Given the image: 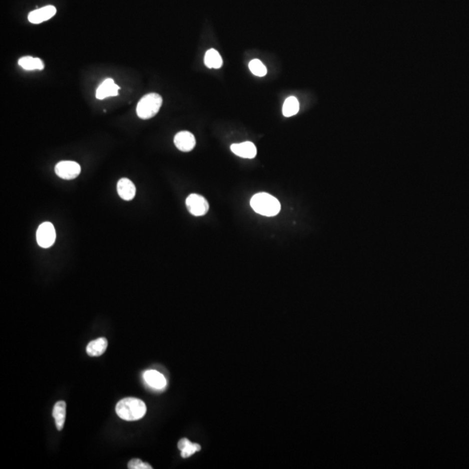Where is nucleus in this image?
<instances>
[{
  "instance_id": "nucleus-1",
  "label": "nucleus",
  "mask_w": 469,
  "mask_h": 469,
  "mask_svg": "<svg viewBox=\"0 0 469 469\" xmlns=\"http://www.w3.org/2000/svg\"><path fill=\"white\" fill-rule=\"evenodd\" d=\"M146 405L143 400L135 397H127L119 400L116 407V412L123 420L132 421L145 416Z\"/></svg>"
},
{
  "instance_id": "nucleus-2",
  "label": "nucleus",
  "mask_w": 469,
  "mask_h": 469,
  "mask_svg": "<svg viewBox=\"0 0 469 469\" xmlns=\"http://www.w3.org/2000/svg\"><path fill=\"white\" fill-rule=\"evenodd\" d=\"M250 206L256 213L265 217H275L281 210V204L268 193H257L250 200Z\"/></svg>"
},
{
  "instance_id": "nucleus-3",
  "label": "nucleus",
  "mask_w": 469,
  "mask_h": 469,
  "mask_svg": "<svg viewBox=\"0 0 469 469\" xmlns=\"http://www.w3.org/2000/svg\"><path fill=\"white\" fill-rule=\"evenodd\" d=\"M163 104V99L158 93L144 96L137 106V114L142 119H150L158 114Z\"/></svg>"
},
{
  "instance_id": "nucleus-4",
  "label": "nucleus",
  "mask_w": 469,
  "mask_h": 469,
  "mask_svg": "<svg viewBox=\"0 0 469 469\" xmlns=\"http://www.w3.org/2000/svg\"><path fill=\"white\" fill-rule=\"evenodd\" d=\"M56 240V231L53 223H43L37 230V242L42 248L47 249L53 246Z\"/></svg>"
},
{
  "instance_id": "nucleus-5",
  "label": "nucleus",
  "mask_w": 469,
  "mask_h": 469,
  "mask_svg": "<svg viewBox=\"0 0 469 469\" xmlns=\"http://www.w3.org/2000/svg\"><path fill=\"white\" fill-rule=\"evenodd\" d=\"M55 172L57 176L66 179L72 180L77 177H79L81 172V167L78 163L73 161H62L57 164L55 167Z\"/></svg>"
},
{
  "instance_id": "nucleus-6",
  "label": "nucleus",
  "mask_w": 469,
  "mask_h": 469,
  "mask_svg": "<svg viewBox=\"0 0 469 469\" xmlns=\"http://www.w3.org/2000/svg\"><path fill=\"white\" fill-rule=\"evenodd\" d=\"M186 206L193 216H204L209 210V204L204 197L197 194H191L186 199Z\"/></svg>"
},
{
  "instance_id": "nucleus-7",
  "label": "nucleus",
  "mask_w": 469,
  "mask_h": 469,
  "mask_svg": "<svg viewBox=\"0 0 469 469\" xmlns=\"http://www.w3.org/2000/svg\"><path fill=\"white\" fill-rule=\"evenodd\" d=\"M57 13V9L53 6H47L40 9L33 11L28 15V20L32 24H41L51 20Z\"/></svg>"
},
{
  "instance_id": "nucleus-8",
  "label": "nucleus",
  "mask_w": 469,
  "mask_h": 469,
  "mask_svg": "<svg viewBox=\"0 0 469 469\" xmlns=\"http://www.w3.org/2000/svg\"><path fill=\"white\" fill-rule=\"evenodd\" d=\"M176 147L181 151L189 152L196 146V138L194 135L189 132H178L174 138Z\"/></svg>"
},
{
  "instance_id": "nucleus-9",
  "label": "nucleus",
  "mask_w": 469,
  "mask_h": 469,
  "mask_svg": "<svg viewBox=\"0 0 469 469\" xmlns=\"http://www.w3.org/2000/svg\"><path fill=\"white\" fill-rule=\"evenodd\" d=\"M119 86L116 85L113 79H107L99 86L97 90L96 93V98L98 99H106L110 97H115L118 95V91H119Z\"/></svg>"
},
{
  "instance_id": "nucleus-10",
  "label": "nucleus",
  "mask_w": 469,
  "mask_h": 469,
  "mask_svg": "<svg viewBox=\"0 0 469 469\" xmlns=\"http://www.w3.org/2000/svg\"><path fill=\"white\" fill-rule=\"evenodd\" d=\"M231 151L234 154L243 158L252 159L256 156V147L251 142H244L241 144H234L231 145Z\"/></svg>"
},
{
  "instance_id": "nucleus-11",
  "label": "nucleus",
  "mask_w": 469,
  "mask_h": 469,
  "mask_svg": "<svg viewBox=\"0 0 469 469\" xmlns=\"http://www.w3.org/2000/svg\"><path fill=\"white\" fill-rule=\"evenodd\" d=\"M118 193L122 199L131 201L136 196V186L128 178H121L118 183Z\"/></svg>"
},
{
  "instance_id": "nucleus-12",
  "label": "nucleus",
  "mask_w": 469,
  "mask_h": 469,
  "mask_svg": "<svg viewBox=\"0 0 469 469\" xmlns=\"http://www.w3.org/2000/svg\"><path fill=\"white\" fill-rule=\"evenodd\" d=\"M145 382L155 389H163L166 386L164 375L157 370H148L144 374Z\"/></svg>"
},
{
  "instance_id": "nucleus-13",
  "label": "nucleus",
  "mask_w": 469,
  "mask_h": 469,
  "mask_svg": "<svg viewBox=\"0 0 469 469\" xmlns=\"http://www.w3.org/2000/svg\"><path fill=\"white\" fill-rule=\"evenodd\" d=\"M108 347V341L105 338H99L92 341L86 348V352L90 356H100L106 351Z\"/></svg>"
},
{
  "instance_id": "nucleus-14",
  "label": "nucleus",
  "mask_w": 469,
  "mask_h": 469,
  "mask_svg": "<svg viewBox=\"0 0 469 469\" xmlns=\"http://www.w3.org/2000/svg\"><path fill=\"white\" fill-rule=\"evenodd\" d=\"M53 417L56 421L57 428L59 431L64 428L66 415V403L64 400L58 401L53 408Z\"/></svg>"
},
{
  "instance_id": "nucleus-15",
  "label": "nucleus",
  "mask_w": 469,
  "mask_h": 469,
  "mask_svg": "<svg viewBox=\"0 0 469 469\" xmlns=\"http://www.w3.org/2000/svg\"><path fill=\"white\" fill-rule=\"evenodd\" d=\"M204 64L210 69H219L223 66V59L217 50L210 49L205 53Z\"/></svg>"
},
{
  "instance_id": "nucleus-16",
  "label": "nucleus",
  "mask_w": 469,
  "mask_h": 469,
  "mask_svg": "<svg viewBox=\"0 0 469 469\" xmlns=\"http://www.w3.org/2000/svg\"><path fill=\"white\" fill-rule=\"evenodd\" d=\"M177 446L181 450V455L183 458H188V457L192 455L197 451H200L201 450V446L199 444L191 443L186 438L182 439L177 444Z\"/></svg>"
},
{
  "instance_id": "nucleus-17",
  "label": "nucleus",
  "mask_w": 469,
  "mask_h": 469,
  "mask_svg": "<svg viewBox=\"0 0 469 469\" xmlns=\"http://www.w3.org/2000/svg\"><path fill=\"white\" fill-rule=\"evenodd\" d=\"M19 65H20L23 69L27 71H33V70H43L45 68V64L43 61L38 58H33V57L26 56L21 58L19 60Z\"/></svg>"
},
{
  "instance_id": "nucleus-18",
  "label": "nucleus",
  "mask_w": 469,
  "mask_h": 469,
  "mask_svg": "<svg viewBox=\"0 0 469 469\" xmlns=\"http://www.w3.org/2000/svg\"><path fill=\"white\" fill-rule=\"evenodd\" d=\"M299 112V102L295 97H289L286 99L282 106V114L289 118L295 115Z\"/></svg>"
},
{
  "instance_id": "nucleus-19",
  "label": "nucleus",
  "mask_w": 469,
  "mask_h": 469,
  "mask_svg": "<svg viewBox=\"0 0 469 469\" xmlns=\"http://www.w3.org/2000/svg\"><path fill=\"white\" fill-rule=\"evenodd\" d=\"M250 72L257 77H264L267 74V69L259 59H253L249 64Z\"/></svg>"
},
{
  "instance_id": "nucleus-20",
  "label": "nucleus",
  "mask_w": 469,
  "mask_h": 469,
  "mask_svg": "<svg viewBox=\"0 0 469 469\" xmlns=\"http://www.w3.org/2000/svg\"><path fill=\"white\" fill-rule=\"evenodd\" d=\"M128 468L130 469H152L149 463L144 462L140 459H132L129 461Z\"/></svg>"
}]
</instances>
